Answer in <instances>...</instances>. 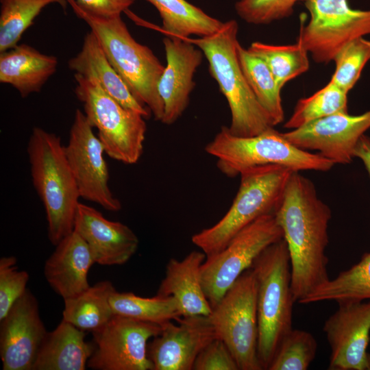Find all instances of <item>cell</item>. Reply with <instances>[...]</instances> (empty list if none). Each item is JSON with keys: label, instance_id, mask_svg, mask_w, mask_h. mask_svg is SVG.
Returning <instances> with one entry per match:
<instances>
[{"label": "cell", "instance_id": "1", "mask_svg": "<svg viewBox=\"0 0 370 370\" xmlns=\"http://www.w3.org/2000/svg\"><path fill=\"white\" fill-rule=\"evenodd\" d=\"M275 217L287 244L292 291L299 302L330 279L325 249L331 210L317 196L313 182L293 171Z\"/></svg>", "mask_w": 370, "mask_h": 370}, {"label": "cell", "instance_id": "2", "mask_svg": "<svg viewBox=\"0 0 370 370\" xmlns=\"http://www.w3.org/2000/svg\"><path fill=\"white\" fill-rule=\"evenodd\" d=\"M75 15L84 21L97 38L110 63L155 120L162 121L164 104L158 85L164 66L146 45L138 42L121 15L103 16L88 11L75 0H66Z\"/></svg>", "mask_w": 370, "mask_h": 370}, {"label": "cell", "instance_id": "3", "mask_svg": "<svg viewBox=\"0 0 370 370\" xmlns=\"http://www.w3.org/2000/svg\"><path fill=\"white\" fill-rule=\"evenodd\" d=\"M238 25L231 19L215 33L188 38L206 58L210 75L217 82L231 112L229 131L237 136H253L274 127L259 103L241 67L238 57Z\"/></svg>", "mask_w": 370, "mask_h": 370}, {"label": "cell", "instance_id": "4", "mask_svg": "<svg viewBox=\"0 0 370 370\" xmlns=\"http://www.w3.org/2000/svg\"><path fill=\"white\" fill-rule=\"evenodd\" d=\"M27 151L32 182L46 213L48 237L56 245L74 230L79 192L58 136L35 127Z\"/></svg>", "mask_w": 370, "mask_h": 370}, {"label": "cell", "instance_id": "5", "mask_svg": "<svg viewBox=\"0 0 370 370\" xmlns=\"http://www.w3.org/2000/svg\"><path fill=\"white\" fill-rule=\"evenodd\" d=\"M251 268L257 283L258 356L262 369H268L285 336L293 329L290 257L282 238L266 247Z\"/></svg>", "mask_w": 370, "mask_h": 370}, {"label": "cell", "instance_id": "6", "mask_svg": "<svg viewBox=\"0 0 370 370\" xmlns=\"http://www.w3.org/2000/svg\"><path fill=\"white\" fill-rule=\"evenodd\" d=\"M293 171L269 164L248 169L241 174L237 194L226 214L214 225L192 236L206 258L222 250L239 232L259 217L275 214Z\"/></svg>", "mask_w": 370, "mask_h": 370}, {"label": "cell", "instance_id": "7", "mask_svg": "<svg viewBox=\"0 0 370 370\" xmlns=\"http://www.w3.org/2000/svg\"><path fill=\"white\" fill-rule=\"evenodd\" d=\"M205 150L217 159L219 169L231 177L248 169L269 164L293 171H328L334 165L318 153L294 146L274 127L256 136L243 137L233 135L228 127L222 126Z\"/></svg>", "mask_w": 370, "mask_h": 370}, {"label": "cell", "instance_id": "8", "mask_svg": "<svg viewBox=\"0 0 370 370\" xmlns=\"http://www.w3.org/2000/svg\"><path fill=\"white\" fill-rule=\"evenodd\" d=\"M74 78L75 95L88 122L98 130L105 153L125 164L136 163L143 151L145 117L120 104L96 80L77 73Z\"/></svg>", "mask_w": 370, "mask_h": 370}, {"label": "cell", "instance_id": "9", "mask_svg": "<svg viewBox=\"0 0 370 370\" xmlns=\"http://www.w3.org/2000/svg\"><path fill=\"white\" fill-rule=\"evenodd\" d=\"M208 317L239 370L262 369L258 356L257 283L251 268L239 276Z\"/></svg>", "mask_w": 370, "mask_h": 370}, {"label": "cell", "instance_id": "10", "mask_svg": "<svg viewBox=\"0 0 370 370\" xmlns=\"http://www.w3.org/2000/svg\"><path fill=\"white\" fill-rule=\"evenodd\" d=\"M282 238L283 232L275 214L264 215L239 232L219 252L206 258L201 282L212 308L266 247Z\"/></svg>", "mask_w": 370, "mask_h": 370}, {"label": "cell", "instance_id": "11", "mask_svg": "<svg viewBox=\"0 0 370 370\" xmlns=\"http://www.w3.org/2000/svg\"><path fill=\"white\" fill-rule=\"evenodd\" d=\"M310 20L300 21L297 41L317 63L333 61L348 42L370 34V10L352 8L347 0H306Z\"/></svg>", "mask_w": 370, "mask_h": 370}, {"label": "cell", "instance_id": "12", "mask_svg": "<svg viewBox=\"0 0 370 370\" xmlns=\"http://www.w3.org/2000/svg\"><path fill=\"white\" fill-rule=\"evenodd\" d=\"M162 326L115 314L92 332L95 350L87 366L95 370H153L148 341Z\"/></svg>", "mask_w": 370, "mask_h": 370}, {"label": "cell", "instance_id": "13", "mask_svg": "<svg viewBox=\"0 0 370 370\" xmlns=\"http://www.w3.org/2000/svg\"><path fill=\"white\" fill-rule=\"evenodd\" d=\"M65 153L80 197L106 210L116 212L121 204L109 187L105 149L84 112L77 109L69 132Z\"/></svg>", "mask_w": 370, "mask_h": 370}, {"label": "cell", "instance_id": "14", "mask_svg": "<svg viewBox=\"0 0 370 370\" xmlns=\"http://www.w3.org/2000/svg\"><path fill=\"white\" fill-rule=\"evenodd\" d=\"M370 129V110L359 115L339 112L282 133L297 148L317 151L334 164L352 162L360 138Z\"/></svg>", "mask_w": 370, "mask_h": 370}, {"label": "cell", "instance_id": "15", "mask_svg": "<svg viewBox=\"0 0 370 370\" xmlns=\"http://www.w3.org/2000/svg\"><path fill=\"white\" fill-rule=\"evenodd\" d=\"M323 330L330 346V370H370V301L338 304Z\"/></svg>", "mask_w": 370, "mask_h": 370}, {"label": "cell", "instance_id": "16", "mask_svg": "<svg viewBox=\"0 0 370 370\" xmlns=\"http://www.w3.org/2000/svg\"><path fill=\"white\" fill-rule=\"evenodd\" d=\"M0 357L3 370H33L47 334L38 301L27 289L0 320Z\"/></svg>", "mask_w": 370, "mask_h": 370}, {"label": "cell", "instance_id": "17", "mask_svg": "<svg viewBox=\"0 0 370 370\" xmlns=\"http://www.w3.org/2000/svg\"><path fill=\"white\" fill-rule=\"evenodd\" d=\"M169 321L148 344L153 370H192L201 351L217 338L208 316L181 317Z\"/></svg>", "mask_w": 370, "mask_h": 370}, {"label": "cell", "instance_id": "18", "mask_svg": "<svg viewBox=\"0 0 370 370\" xmlns=\"http://www.w3.org/2000/svg\"><path fill=\"white\" fill-rule=\"evenodd\" d=\"M163 44L166 64L158 90L164 104L161 122L171 125L182 115L188 105L195 86L193 77L204 55L188 38L166 36Z\"/></svg>", "mask_w": 370, "mask_h": 370}, {"label": "cell", "instance_id": "19", "mask_svg": "<svg viewBox=\"0 0 370 370\" xmlns=\"http://www.w3.org/2000/svg\"><path fill=\"white\" fill-rule=\"evenodd\" d=\"M74 231L88 245L95 262L101 265L125 264L136 253L138 238L126 225L105 218L95 208L79 203Z\"/></svg>", "mask_w": 370, "mask_h": 370}, {"label": "cell", "instance_id": "20", "mask_svg": "<svg viewBox=\"0 0 370 370\" xmlns=\"http://www.w3.org/2000/svg\"><path fill=\"white\" fill-rule=\"evenodd\" d=\"M56 246L45 262L44 274L53 291L66 299L90 286L88 273L96 262L87 243L74 230Z\"/></svg>", "mask_w": 370, "mask_h": 370}, {"label": "cell", "instance_id": "21", "mask_svg": "<svg viewBox=\"0 0 370 370\" xmlns=\"http://www.w3.org/2000/svg\"><path fill=\"white\" fill-rule=\"evenodd\" d=\"M206 258L202 251H193L181 260L171 258L166 264L157 294L175 298L182 317L209 316L212 312L201 282Z\"/></svg>", "mask_w": 370, "mask_h": 370}, {"label": "cell", "instance_id": "22", "mask_svg": "<svg viewBox=\"0 0 370 370\" xmlns=\"http://www.w3.org/2000/svg\"><path fill=\"white\" fill-rule=\"evenodd\" d=\"M69 69L82 76L96 80L105 92L123 106L145 118L150 110L140 103L108 60L97 38L90 31L84 37L80 51L68 61Z\"/></svg>", "mask_w": 370, "mask_h": 370}, {"label": "cell", "instance_id": "23", "mask_svg": "<svg viewBox=\"0 0 370 370\" xmlns=\"http://www.w3.org/2000/svg\"><path fill=\"white\" fill-rule=\"evenodd\" d=\"M58 59L26 44L0 53V82L14 88L22 97L38 92L56 73Z\"/></svg>", "mask_w": 370, "mask_h": 370}, {"label": "cell", "instance_id": "24", "mask_svg": "<svg viewBox=\"0 0 370 370\" xmlns=\"http://www.w3.org/2000/svg\"><path fill=\"white\" fill-rule=\"evenodd\" d=\"M84 331L62 320L47 332L33 370H84L95 346L85 341Z\"/></svg>", "mask_w": 370, "mask_h": 370}, {"label": "cell", "instance_id": "25", "mask_svg": "<svg viewBox=\"0 0 370 370\" xmlns=\"http://www.w3.org/2000/svg\"><path fill=\"white\" fill-rule=\"evenodd\" d=\"M114 290L110 281L104 280L64 299L62 319L84 331L92 333L99 330L115 315L110 302Z\"/></svg>", "mask_w": 370, "mask_h": 370}, {"label": "cell", "instance_id": "26", "mask_svg": "<svg viewBox=\"0 0 370 370\" xmlns=\"http://www.w3.org/2000/svg\"><path fill=\"white\" fill-rule=\"evenodd\" d=\"M158 10L166 36L188 38L217 32L223 22L210 16L186 0H146Z\"/></svg>", "mask_w": 370, "mask_h": 370}, {"label": "cell", "instance_id": "27", "mask_svg": "<svg viewBox=\"0 0 370 370\" xmlns=\"http://www.w3.org/2000/svg\"><path fill=\"white\" fill-rule=\"evenodd\" d=\"M370 299V252L357 264L317 286L299 303L363 301Z\"/></svg>", "mask_w": 370, "mask_h": 370}, {"label": "cell", "instance_id": "28", "mask_svg": "<svg viewBox=\"0 0 370 370\" xmlns=\"http://www.w3.org/2000/svg\"><path fill=\"white\" fill-rule=\"evenodd\" d=\"M114 314L162 325L182 317L177 301L172 296L156 294L143 297L132 293L114 290L110 298Z\"/></svg>", "mask_w": 370, "mask_h": 370}, {"label": "cell", "instance_id": "29", "mask_svg": "<svg viewBox=\"0 0 370 370\" xmlns=\"http://www.w3.org/2000/svg\"><path fill=\"white\" fill-rule=\"evenodd\" d=\"M238 57L245 78L257 100L271 119L274 125L284 120L281 88L271 70L260 58L250 53L240 44Z\"/></svg>", "mask_w": 370, "mask_h": 370}, {"label": "cell", "instance_id": "30", "mask_svg": "<svg viewBox=\"0 0 370 370\" xmlns=\"http://www.w3.org/2000/svg\"><path fill=\"white\" fill-rule=\"evenodd\" d=\"M66 8V0H0V53L18 45L24 32L48 5Z\"/></svg>", "mask_w": 370, "mask_h": 370}, {"label": "cell", "instance_id": "31", "mask_svg": "<svg viewBox=\"0 0 370 370\" xmlns=\"http://www.w3.org/2000/svg\"><path fill=\"white\" fill-rule=\"evenodd\" d=\"M247 50L267 64L281 88L309 69L308 52L299 41L288 45L254 42Z\"/></svg>", "mask_w": 370, "mask_h": 370}, {"label": "cell", "instance_id": "32", "mask_svg": "<svg viewBox=\"0 0 370 370\" xmlns=\"http://www.w3.org/2000/svg\"><path fill=\"white\" fill-rule=\"evenodd\" d=\"M347 93L330 81L312 95L300 99L284 127L294 130L315 119L347 112Z\"/></svg>", "mask_w": 370, "mask_h": 370}, {"label": "cell", "instance_id": "33", "mask_svg": "<svg viewBox=\"0 0 370 370\" xmlns=\"http://www.w3.org/2000/svg\"><path fill=\"white\" fill-rule=\"evenodd\" d=\"M317 351V343L310 332L293 328L281 341L268 370H306Z\"/></svg>", "mask_w": 370, "mask_h": 370}, {"label": "cell", "instance_id": "34", "mask_svg": "<svg viewBox=\"0 0 370 370\" xmlns=\"http://www.w3.org/2000/svg\"><path fill=\"white\" fill-rule=\"evenodd\" d=\"M369 60L370 41L363 37L352 40L335 56L336 69L330 81L348 93Z\"/></svg>", "mask_w": 370, "mask_h": 370}, {"label": "cell", "instance_id": "35", "mask_svg": "<svg viewBox=\"0 0 370 370\" xmlns=\"http://www.w3.org/2000/svg\"><path fill=\"white\" fill-rule=\"evenodd\" d=\"M306 0H238L234 5L237 15L254 25H268L290 16L295 5Z\"/></svg>", "mask_w": 370, "mask_h": 370}, {"label": "cell", "instance_id": "36", "mask_svg": "<svg viewBox=\"0 0 370 370\" xmlns=\"http://www.w3.org/2000/svg\"><path fill=\"white\" fill-rule=\"evenodd\" d=\"M29 274L19 271L14 256L0 259V320L27 291Z\"/></svg>", "mask_w": 370, "mask_h": 370}, {"label": "cell", "instance_id": "37", "mask_svg": "<svg viewBox=\"0 0 370 370\" xmlns=\"http://www.w3.org/2000/svg\"><path fill=\"white\" fill-rule=\"evenodd\" d=\"M195 370H239L238 365L225 343L215 338L197 356Z\"/></svg>", "mask_w": 370, "mask_h": 370}, {"label": "cell", "instance_id": "38", "mask_svg": "<svg viewBox=\"0 0 370 370\" xmlns=\"http://www.w3.org/2000/svg\"><path fill=\"white\" fill-rule=\"evenodd\" d=\"M82 7L103 16L121 15L136 0H75Z\"/></svg>", "mask_w": 370, "mask_h": 370}, {"label": "cell", "instance_id": "39", "mask_svg": "<svg viewBox=\"0 0 370 370\" xmlns=\"http://www.w3.org/2000/svg\"><path fill=\"white\" fill-rule=\"evenodd\" d=\"M354 156L359 158L365 165V167L370 177V137L364 134L359 140L355 151Z\"/></svg>", "mask_w": 370, "mask_h": 370}]
</instances>
